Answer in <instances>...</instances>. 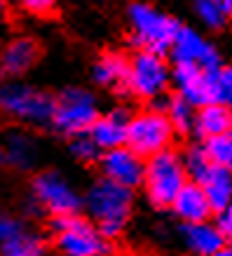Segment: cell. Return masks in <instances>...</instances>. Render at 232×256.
Returning a JSON list of instances; mask_svg holds the SVG:
<instances>
[{
	"label": "cell",
	"mask_w": 232,
	"mask_h": 256,
	"mask_svg": "<svg viewBox=\"0 0 232 256\" xmlns=\"http://www.w3.org/2000/svg\"><path fill=\"white\" fill-rule=\"evenodd\" d=\"M87 210L96 218V228L106 240H113L122 233L127 216L132 212L134 193L132 188H124L120 184H113L110 178L96 181L85 198Z\"/></svg>",
	"instance_id": "6da1fadb"
},
{
	"label": "cell",
	"mask_w": 232,
	"mask_h": 256,
	"mask_svg": "<svg viewBox=\"0 0 232 256\" xmlns=\"http://www.w3.org/2000/svg\"><path fill=\"white\" fill-rule=\"evenodd\" d=\"M127 19L132 26L134 42L139 47H143L146 52H155V54L169 52L174 33L178 28V22L174 16L164 14L148 2H132L127 8Z\"/></svg>",
	"instance_id": "7a4b0ae2"
},
{
	"label": "cell",
	"mask_w": 232,
	"mask_h": 256,
	"mask_svg": "<svg viewBox=\"0 0 232 256\" xmlns=\"http://www.w3.org/2000/svg\"><path fill=\"white\" fill-rule=\"evenodd\" d=\"M188 181L183 162L176 153L160 150L146 160V170H143V186H146L148 200L155 207H169L181 186Z\"/></svg>",
	"instance_id": "3957f363"
},
{
	"label": "cell",
	"mask_w": 232,
	"mask_h": 256,
	"mask_svg": "<svg viewBox=\"0 0 232 256\" xmlns=\"http://www.w3.org/2000/svg\"><path fill=\"white\" fill-rule=\"evenodd\" d=\"M54 99L49 94L33 90L28 85H2L0 87V113L28 124H47L52 120Z\"/></svg>",
	"instance_id": "277c9868"
},
{
	"label": "cell",
	"mask_w": 232,
	"mask_h": 256,
	"mask_svg": "<svg viewBox=\"0 0 232 256\" xmlns=\"http://www.w3.org/2000/svg\"><path fill=\"white\" fill-rule=\"evenodd\" d=\"M174 124L160 110H146L136 118H129L127 127V148H132L136 156L150 158L160 150H167L174 139Z\"/></svg>",
	"instance_id": "5b68a950"
},
{
	"label": "cell",
	"mask_w": 232,
	"mask_h": 256,
	"mask_svg": "<svg viewBox=\"0 0 232 256\" xmlns=\"http://www.w3.org/2000/svg\"><path fill=\"white\" fill-rule=\"evenodd\" d=\"M56 233V247L66 256H106L108 254V240L99 233V228L85 218L54 216L52 224Z\"/></svg>",
	"instance_id": "8992f818"
},
{
	"label": "cell",
	"mask_w": 232,
	"mask_h": 256,
	"mask_svg": "<svg viewBox=\"0 0 232 256\" xmlns=\"http://www.w3.org/2000/svg\"><path fill=\"white\" fill-rule=\"evenodd\" d=\"M96 116H99V104L94 94H89L87 90H66L59 99H54L49 122L54 124L56 132L73 136V134L87 132Z\"/></svg>",
	"instance_id": "52a82bcc"
},
{
	"label": "cell",
	"mask_w": 232,
	"mask_h": 256,
	"mask_svg": "<svg viewBox=\"0 0 232 256\" xmlns=\"http://www.w3.org/2000/svg\"><path fill=\"white\" fill-rule=\"evenodd\" d=\"M169 85V68L164 64L162 54L141 50L139 54L127 62V92L136 94L141 99H153L157 94H164Z\"/></svg>",
	"instance_id": "ba28073f"
},
{
	"label": "cell",
	"mask_w": 232,
	"mask_h": 256,
	"mask_svg": "<svg viewBox=\"0 0 232 256\" xmlns=\"http://www.w3.org/2000/svg\"><path fill=\"white\" fill-rule=\"evenodd\" d=\"M169 52L176 64H195L202 70H216L223 66L216 47L207 38H202L195 28H188V26H181V24H178L176 33H174Z\"/></svg>",
	"instance_id": "9c48e42d"
},
{
	"label": "cell",
	"mask_w": 232,
	"mask_h": 256,
	"mask_svg": "<svg viewBox=\"0 0 232 256\" xmlns=\"http://www.w3.org/2000/svg\"><path fill=\"white\" fill-rule=\"evenodd\" d=\"M33 198L45 207L47 212H52L54 216H70L77 214L80 210V195L68 186V181L56 174V172H42L38 178L33 181Z\"/></svg>",
	"instance_id": "30bf717a"
},
{
	"label": "cell",
	"mask_w": 232,
	"mask_h": 256,
	"mask_svg": "<svg viewBox=\"0 0 232 256\" xmlns=\"http://www.w3.org/2000/svg\"><path fill=\"white\" fill-rule=\"evenodd\" d=\"M101 170L103 176L110 178L113 184H120L124 188H136L143 184V170H146V160L136 156L132 148L117 146L108 148L103 158H101Z\"/></svg>",
	"instance_id": "8fae6325"
},
{
	"label": "cell",
	"mask_w": 232,
	"mask_h": 256,
	"mask_svg": "<svg viewBox=\"0 0 232 256\" xmlns=\"http://www.w3.org/2000/svg\"><path fill=\"white\" fill-rule=\"evenodd\" d=\"M129 118L132 116H129L124 108L108 110V113H103V116H96V120H94L92 127L87 130V134L92 136V141L101 148V150L124 146Z\"/></svg>",
	"instance_id": "7c38bea8"
},
{
	"label": "cell",
	"mask_w": 232,
	"mask_h": 256,
	"mask_svg": "<svg viewBox=\"0 0 232 256\" xmlns=\"http://www.w3.org/2000/svg\"><path fill=\"white\" fill-rule=\"evenodd\" d=\"M174 82L186 101H190L195 108L211 104L209 92V70H202L195 64H176L174 68Z\"/></svg>",
	"instance_id": "4fadbf2b"
},
{
	"label": "cell",
	"mask_w": 232,
	"mask_h": 256,
	"mask_svg": "<svg viewBox=\"0 0 232 256\" xmlns=\"http://www.w3.org/2000/svg\"><path fill=\"white\" fill-rule=\"evenodd\" d=\"M171 207H174V212H176L186 224L207 221V218L211 216V212H214L209 200H207V195H204V190H202V186L197 181H193V184L186 181V184L181 186V190L176 193Z\"/></svg>",
	"instance_id": "5bb4252c"
},
{
	"label": "cell",
	"mask_w": 232,
	"mask_h": 256,
	"mask_svg": "<svg viewBox=\"0 0 232 256\" xmlns=\"http://www.w3.org/2000/svg\"><path fill=\"white\" fill-rule=\"evenodd\" d=\"M35 59H38V45L31 38H14L0 52V73L21 76L35 64Z\"/></svg>",
	"instance_id": "9a60e30c"
},
{
	"label": "cell",
	"mask_w": 232,
	"mask_h": 256,
	"mask_svg": "<svg viewBox=\"0 0 232 256\" xmlns=\"http://www.w3.org/2000/svg\"><path fill=\"white\" fill-rule=\"evenodd\" d=\"M209 200L211 210H225L230 207V198H232V176H230V167H221V164H211L207 174L197 181Z\"/></svg>",
	"instance_id": "2e32d148"
},
{
	"label": "cell",
	"mask_w": 232,
	"mask_h": 256,
	"mask_svg": "<svg viewBox=\"0 0 232 256\" xmlns=\"http://www.w3.org/2000/svg\"><path fill=\"white\" fill-rule=\"evenodd\" d=\"M183 238H186V244L197 256H211L216 254L221 247H225V238L221 235V230L216 226L209 224V221L186 224L183 226Z\"/></svg>",
	"instance_id": "e0dca14e"
},
{
	"label": "cell",
	"mask_w": 232,
	"mask_h": 256,
	"mask_svg": "<svg viewBox=\"0 0 232 256\" xmlns=\"http://www.w3.org/2000/svg\"><path fill=\"white\" fill-rule=\"evenodd\" d=\"M230 127H232V113L225 104H207V106H200V110L195 113L193 130L200 134L202 139L230 132Z\"/></svg>",
	"instance_id": "ac0fdd59"
},
{
	"label": "cell",
	"mask_w": 232,
	"mask_h": 256,
	"mask_svg": "<svg viewBox=\"0 0 232 256\" xmlns=\"http://www.w3.org/2000/svg\"><path fill=\"white\" fill-rule=\"evenodd\" d=\"M38 156L40 148L35 139L21 132H12L2 146V160H7L12 167H19V170H31L38 162Z\"/></svg>",
	"instance_id": "d6986e66"
},
{
	"label": "cell",
	"mask_w": 232,
	"mask_h": 256,
	"mask_svg": "<svg viewBox=\"0 0 232 256\" xmlns=\"http://www.w3.org/2000/svg\"><path fill=\"white\" fill-rule=\"evenodd\" d=\"M92 76L101 87L127 92V59L122 54H115V52L103 54L99 62L94 64Z\"/></svg>",
	"instance_id": "ffe728a7"
},
{
	"label": "cell",
	"mask_w": 232,
	"mask_h": 256,
	"mask_svg": "<svg viewBox=\"0 0 232 256\" xmlns=\"http://www.w3.org/2000/svg\"><path fill=\"white\" fill-rule=\"evenodd\" d=\"M2 254L5 256H42L45 254V242L40 235L23 233L21 228L14 235H9L2 242Z\"/></svg>",
	"instance_id": "44dd1931"
},
{
	"label": "cell",
	"mask_w": 232,
	"mask_h": 256,
	"mask_svg": "<svg viewBox=\"0 0 232 256\" xmlns=\"http://www.w3.org/2000/svg\"><path fill=\"white\" fill-rule=\"evenodd\" d=\"M204 153L211 160V164H221V167H230L232 164V134H216V136H207L204 139Z\"/></svg>",
	"instance_id": "7402d4cb"
},
{
	"label": "cell",
	"mask_w": 232,
	"mask_h": 256,
	"mask_svg": "<svg viewBox=\"0 0 232 256\" xmlns=\"http://www.w3.org/2000/svg\"><path fill=\"white\" fill-rule=\"evenodd\" d=\"M193 8H195L197 19H200L207 28H211V31L223 28L225 22H228V16H230L223 10V5L216 2V0H193Z\"/></svg>",
	"instance_id": "603a6c76"
},
{
	"label": "cell",
	"mask_w": 232,
	"mask_h": 256,
	"mask_svg": "<svg viewBox=\"0 0 232 256\" xmlns=\"http://www.w3.org/2000/svg\"><path fill=\"white\" fill-rule=\"evenodd\" d=\"M209 92L211 104H225L232 101V70L228 66H221L216 70H209Z\"/></svg>",
	"instance_id": "cb8c5ba5"
},
{
	"label": "cell",
	"mask_w": 232,
	"mask_h": 256,
	"mask_svg": "<svg viewBox=\"0 0 232 256\" xmlns=\"http://www.w3.org/2000/svg\"><path fill=\"white\" fill-rule=\"evenodd\" d=\"M164 116L169 118V122L174 124V130L188 132V130H193V122H195V106L190 101L183 99V96H176V99H169Z\"/></svg>",
	"instance_id": "d4e9b609"
},
{
	"label": "cell",
	"mask_w": 232,
	"mask_h": 256,
	"mask_svg": "<svg viewBox=\"0 0 232 256\" xmlns=\"http://www.w3.org/2000/svg\"><path fill=\"white\" fill-rule=\"evenodd\" d=\"M181 162H183L186 176L188 178H195V181H200V178L207 174V170L211 167V160L207 158V153H204V148H202V146L188 148Z\"/></svg>",
	"instance_id": "484cf974"
},
{
	"label": "cell",
	"mask_w": 232,
	"mask_h": 256,
	"mask_svg": "<svg viewBox=\"0 0 232 256\" xmlns=\"http://www.w3.org/2000/svg\"><path fill=\"white\" fill-rule=\"evenodd\" d=\"M70 153L77 158V160H82V162H94L96 158H99V150L101 148L96 146L92 141V136L87 132H82V134H73L70 136Z\"/></svg>",
	"instance_id": "4316f807"
},
{
	"label": "cell",
	"mask_w": 232,
	"mask_h": 256,
	"mask_svg": "<svg viewBox=\"0 0 232 256\" xmlns=\"http://www.w3.org/2000/svg\"><path fill=\"white\" fill-rule=\"evenodd\" d=\"M56 2L59 0H19V5L31 14H49V12H54Z\"/></svg>",
	"instance_id": "83f0119b"
},
{
	"label": "cell",
	"mask_w": 232,
	"mask_h": 256,
	"mask_svg": "<svg viewBox=\"0 0 232 256\" xmlns=\"http://www.w3.org/2000/svg\"><path fill=\"white\" fill-rule=\"evenodd\" d=\"M216 228L221 230L225 240L232 235V212L230 207H225V210H218V216H216Z\"/></svg>",
	"instance_id": "f1b7e54d"
},
{
	"label": "cell",
	"mask_w": 232,
	"mask_h": 256,
	"mask_svg": "<svg viewBox=\"0 0 232 256\" xmlns=\"http://www.w3.org/2000/svg\"><path fill=\"white\" fill-rule=\"evenodd\" d=\"M16 230H19V224H16L14 218L7 216V214H0V242H5Z\"/></svg>",
	"instance_id": "f546056e"
},
{
	"label": "cell",
	"mask_w": 232,
	"mask_h": 256,
	"mask_svg": "<svg viewBox=\"0 0 232 256\" xmlns=\"http://www.w3.org/2000/svg\"><path fill=\"white\" fill-rule=\"evenodd\" d=\"M9 14V2L7 0H0V22H5Z\"/></svg>",
	"instance_id": "4dcf8cb0"
},
{
	"label": "cell",
	"mask_w": 232,
	"mask_h": 256,
	"mask_svg": "<svg viewBox=\"0 0 232 256\" xmlns=\"http://www.w3.org/2000/svg\"><path fill=\"white\" fill-rule=\"evenodd\" d=\"M211 256H232V249L230 247H221L216 254H211Z\"/></svg>",
	"instance_id": "1f68e13d"
},
{
	"label": "cell",
	"mask_w": 232,
	"mask_h": 256,
	"mask_svg": "<svg viewBox=\"0 0 232 256\" xmlns=\"http://www.w3.org/2000/svg\"><path fill=\"white\" fill-rule=\"evenodd\" d=\"M216 2H221V5H223V10L228 12V14L232 12V0H216Z\"/></svg>",
	"instance_id": "d6a6232c"
},
{
	"label": "cell",
	"mask_w": 232,
	"mask_h": 256,
	"mask_svg": "<svg viewBox=\"0 0 232 256\" xmlns=\"http://www.w3.org/2000/svg\"><path fill=\"white\" fill-rule=\"evenodd\" d=\"M0 162H2V144H0Z\"/></svg>",
	"instance_id": "836d02e7"
}]
</instances>
